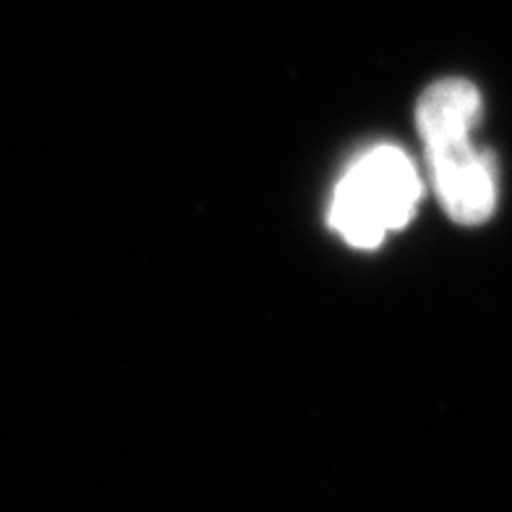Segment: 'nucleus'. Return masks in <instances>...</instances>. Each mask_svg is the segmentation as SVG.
<instances>
[{
  "label": "nucleus",
  "instance_id": "f257e3e1",
  "mask_svg": "<svg viewBox=\"0 0 512 512\" xmlns=\"http://www.w3.org/2000/svg\"><path fill=\"white\" fill-rule=\"evenodd\" d=\"M421 199V178L398 147H374L353 162L332 196V228L356 246L377 249L390 230L403 228Z\"/></svg>",
  "mask_w": 512,
  "mask_h": 512
},
{
  "label": "nucleus",
  "instance_id": "f03ea898",
  "mask_svg": "<svg viewBox=\"0 0 512 512\" xmlns=\"http://www.w3.org/2000/svg\"><path fill=\"white\" fill-rule=\"evenodd\" d=\"M426 155L434 189L447 215L460 225L486 223L497 204L492 160L471 144V134L429 139Z\"/></svg>",
  "mask_w": 512,
  "mask_h": 512
},
{
  "label": "nucleus",
  "instance_id": "7ed1b4c3",
  "mask_svg": "<svg viewBox=\"0 0 512 512\" xmlns=\"http://www.w3.org/2000/svg\"><path fill=\"white\" fill-rule=\"evenodd\" d=\"M481 115V95L471 81L445 79L426 89L416 110L418 134L424 142L442 136L471 134Z\"/></svg>",
  "mask_w": 512,
  "mask_h": 512
}]
</instances>
